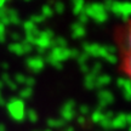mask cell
Returning <instances> with one entry per match:
<instances>
[{"label":"cell","instance_id":"6da1fadb","mask_svg":"<svg viewBox=\"0 0 131 131\" xmlns=\"http://www.w3.org/2000/svg\"><path fill=\"white\" fill-rule=\"evenodd\" d=\"M120 68L123 73L131 80V24L123 32Z\"/></svg>","mask_w":131,"mask_h":131}]
</instances>
